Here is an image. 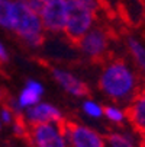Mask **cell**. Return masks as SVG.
<instances>
[{"label": "cell", "mask_w": 145, "mask_h": 147, "mask_svg": "<svg viewBox=\"0 0 145 147\" xmlns=\"http://www.w3.org/2000/svg\"><path fill=\"white\" fill-rule=\"evenodd\" d=\"M99 88L115 102H129L139 90V80L126 61L110 60L100 71Z\"/></svg>", "instance_id": "1"}, {"label": "cell", "mask_w": 145, "mask_h": 147, "mask_svg": "<svg viewBox=\"0 0 145 147\" xmlns=\"http://www.w3.org/2000/svg\"><path fill=\"white\" fill-rule=\"evenodd\" d=\"M20 39L29 47L36 48L44 42V25L39 15L32 10L25 0H13V18L12 28Z\"/></svg>", "instance_id": "2"}, {"label": "cell", "mask_w": 145, "mask_h": 147, "mask_svg": "<svg viewBox=\"0 0 145 147\" xmlns=\"http://www.w3.org/2000/svg\"><path fill=\"white\" fill-rule=\"evenodd\" d=\"M96 12L83 5L80 0H65V28L64 34L77 41L94 26Z\"/></svg>", "instance_id": "3"}, {"label": "cell", "mask_w": 145, "mask_h": 147, "mask_svg": "<svg viewBox=\"0 0 145 147\" xmlns=\"http://www.w3.org/2000/svg\"><path fill=\"white\" fill-rule=\"evenodd\" d=\"M32 147H68L63 124H38L28 131Z\"/></svg>", "instance_id": "4"}, {"label": "cell", "mask_w": 145, "mask_h": 147, "mask_svg": "<svg viewBox=\"0 0 145 147\" xmlns=\"http://www.w3.org/2000/svg\"><path fill=\"white\" fill-rule=\"evenodd\" d=\"M68 147H106V138L84 124L70 122L64 125Z\"/></svg>", "instance_id": "5"}, {"label": "cell", "mask_w": 145, "mask_h": 147, "mask_svg": "<svg viewBox=\"0 0 145 147\" xmlns=\"http://www.w3.org/2000/svg\"><path fill=\"white\" fill-rule=\"evenodd\" d=\"M77 45L86 57L92 60H99L109 50V34L103 28L93 26L77 41Z\"/></svg>", "instance_id": "6"}, {"label": "cell", "mask_w": 145, "mask_h": 147, "mask_svg": "<svg viewBox=\"0 0 145 147\" xmlns=\"http://www.w3.org/2000/svg\"><path fill=\"white\" fill-rule=\"evenodd\" d=\"M25 122L32 127V125H38V124H63L64 121V115L59 111V108H57L55 105L48 103V102H38L33 107L28 108L23 111V117Z\"/></svg>", "instance_id": "7"}, {"label": "cell", "mask_w": 145, "mask_h": 147, "mask_svg": "<svg viewBox=\"0 0 145 147\" xmlns=\"http://www.w3.org/2000/svg\"><path fill=\"white\" fill-rule=\"evenodd\" d=\"M41 22L45 31L49 32H64L65 28V0H52L44 3L39 12Z\"/></svg>", "instance_id": "8"}, {"label": "cell", "mask_w": 145, "mask_h": 147, "mask_svg": "<svg viewBox=\"0 0 145 147\" xmlns=\"http://www.w3.org/2000/svg\"><path fill=\"white\" fill-rule=\"evenodd\" d=\"M52 76L55 79V82L58 83V86L63 89L64 92H67L71 96L76 98H83L86 96L89 92V88L84 82H83L78 76H76L74 73L64 70V69H54L52 70Z\"/></svg>", "instance_id": "9"}, {"label": "cell", "mask_w": 145, "mask_h": 147, "mask_svg": "<svg viewBox=\"0 0 145 147\" xmlns=\"http://www.w3.org/2000/svg\"><path fill=\"white\" fill-rule=\"evenodd\" d=\"M126 117L134 130L145 136V89L138 90L129 100L126 108Z\"/></svg>", "instance_id": "10"}, {"label": "cell", "mask_w": 145, "mask_h": 147, "mask_svg": "<svg viewBox=\"0 0 145 147\" xmlns=\"http://www.w3.org/2000/svg\"><path fill=\"white\" fill-rule=\"evenodd\" d=\"M42 96H44V85L35 79H29L25 83L23 89L20 90L19 96L16 98V105H17L19 114L31 107H33V105H36L38 102H41Z\"/></svg>", "instance_id": "11"}, {"label": "cell", "mask_w": 145, "mask_h": 147, "mask_svg": "<svg viewBox=\"0 0 145 147\" xmlns=\"http://www.w3.org/2000/svg\"><path fill=\"white\" fill-rule=\"evenodd\" d=\"M126 45L129 50V54L132 55L134 61L136 63L138 69L144 73L145 76V45L135 36H129L126 41Z\"/></svg>", "instance_id": "12"}, {"label": "cell", "mask_w": 145, "mask_h": 147, "mask_svg": "<svg viewBox=\"0 0 145 147\" xmlns=\"http://www.w3.org/2000/svg\"><path fill=\"white\" fill-rule=\"evenodd\" d=\"M106 146L109 147H136V143L129 134L122 133V131H115V133H110L109 137L106 138Z\"/></svg>", "instance_id": "13"}, {"label": "cell", "mask_w": 145, "mask_h": 147, "mask_svg": "<svg viewBox=\"0 0 145 147\" xmlns=\"http://www.w3.org/2000/svg\"><path fill=\"white\" fill-rule=\"evenodd\" d=\"M103 117H106L110 122H113L116 125H120L128 119L126 109L118 107V105H109V107L103 108Z\"/></svg>", "instance_id": "14"}, {"label": "cell", "mask_w": 145, "mask_h": 147, "mask_svg": "<svg viewBox=\"0 0 145 147\" xmlns=\"http://www.w3.org/2000/svg\"><path fill=\"white\" fill-rule=\"evenodd\" d=\"M12 18H13V0H0V26L10 31Z\"/></svg>", "instance_id": "15"}, {"label": "cell", "mask_w": 145, "mask_h": 147, "mask_svg": "<svg viewBox=\"0 0 145 147\" xmlns=\"http://www.w3.org/2000/svg\"><path fill=\"white\" fill-rule=\"evenodd\" d=\"M81 111L86 117L92 118V119H99L103 117V107L96 102L94 99H86L81 103Z\"/></svg>", "instance_id": "16"}, {"label": "cell", "mask_w": 145, "mask_h": 147, "mask_svg": "<svg viewBox=\"0 0 145 147\" xmlns=\"http://www.w3.org/2000/svg\"><path fill=\"white\" fill-rule=\"evenodd\" d=\"M12 128H13V133L19 137H23V136H28V131H29V125L25 122V119L22 117H15L13 122H12Z\"/></svg>", "instance_id": "17"}, {"label": "cell", "mask_w": 145, "mask_h": 147, "mask_svg": "<svg viewBox=\"0 0 145 147\" xmlns=\"http://www.w3.org/2000/svg\"><path fill=\"white\" fill-rule=\"evenodd\" d=\"M15 119V112L9 107H3L0 109V121L2 124H12Z\"/></svg>", "instance_id": "18"}, {"label": "cell", "mask_w": 145, "mask_h": 147, "mask_svg": "<svg viewBox=\"0 0 145 147\" xmlns=\"http://www.w3.org/2000/svg\"><path fill=\"white\" fill-rule=\"evenodd\" d=\"M80 2L83 5H86L89 9L94 10V12H97V9H99V2H97V0H80Z\"/></svg>", "instance_id": "19"}, {"label": "cell", "mask_w": 145, "mask_h": 147, "mask_svg": "<svg viewBox=\"0 0 145 147\" xmlns=\"http://www.w3.org/2000/svg\"><path fill=\"white\" fill-rule=\"evenodd\" d=\"M7 58H9V54H7V50L5 48V45L0 42V63H5V61H7Z\"/></svg>", "instance_id": "20"}, {"label": "cell", "mask_w": 145, "mask_h": 147, "mask_svg": "<svg viewBox=\"0 0 145 147\" xmlns=\"http://www.w3.org/2000/svg\"><path fill=\"white\" fill-rule=\"evenodd\" d=\"M42 3H48V2H52V0H41Z\"/></svg>", "instance_id": "21"}, {"label": "cell", "mask_w": 145, "mask_h": 147, "mask_svg": "<svg viewBox=\"0 0 145 147\" xmlns=\"http://www.w3.org/2000/svg\"><path fill=\"white\" fill-rule=\"evenodd\" d=\"M2 98H3V93H2V89H0V100H2Z\"/></svg>", "instance_id": "22"}, {"label": "cell", "mask_w": 145, "mask_h": 147, "mask_svg": "<svg viewBox=\"0 0 145 147\" xmlns=\"http://www.w3.org/2000/svg\"><path fill=\"white\" fill-rule=\"evenodd\" d=\"M144 147H145V136H144Z\"/></svg>", "instance_id": "23"}, {"label": "cell", "mask_w": 145, "mask_h": 147, "mask_svg": "<svg viewBox=\"0 0 145 147\" xmlns=\"http://www.w3.org/2000/svg\"><path fill=\"white\" fill-rule=\"evenodd\" d=\"M0 128H2V121H0Z\"/></svg>", "instance_id": "24"}]
</instances>
